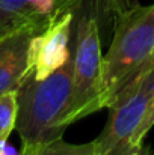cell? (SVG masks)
Listing matches in <instances>:
<instances>
[{
  "instance_id": "8fae6325",
  "label": "cell",
  "mask_w": 154,
  "mask_h": 155,
  "mask_svg": "<svg viewBox=\"0 0 154 155\" xmlns=\"http://www.w3.org/2000/svg\"><path fill=\"white\" fill-rule=\"evenodd\" d=\"M153 127H154V97H153V100H151V103H150V105H148V110H147V113H145L141 125L138 127V130L135 131V134H133V137L130 140L132 151H138V149L142 148L144 140H145L147 134L151 131Z\"/></svg>"
},
{
  "instance_id": "9c48e42d",
  "label": "cell",
  "mask_w": 154,
  "mask_h": 155,
  "mask_svg": "<svg viewBox=\"0 0 154 155\" xmlns=\"http://www.w3.org/2000/svg\"><path fill=\"white\" fill-rule=\"evenodd\" d=\"M89 2H91L100 33L104 29L110 30V27L115 23V18L121 12L138 5L136 0H89Z\"/></svg>"
},
{
  "instance_id": "7a4b0ae2",
  "label": "cell",
  "mask_w": 154,
  "mask_h": 155,
  "mask_svg": "<svg viewBox=\"0 0 154 155\" xmlns=\"http://www.w3.org/2000/svg\"><path fill=\"white\" fill-rule=\"evenodd\" d=\"M73 56L46 78L32 72L18 87L17 127L23 145H33L62 137L67 127L63 117L71 94Z\"/></svg>"
},
{
  "instance_id": "7c38bea8",
  "label": "cell",
  "mask_w": 154,
  "mask_h": 155,
  "mask_svg": "<svg viewBox=\"0 0 154 155\" xmlns=\"http://www.w3.org/2000/svg\"><path fill=\"white\" fill-rule=\"evenodd\" d=\"M0 155H20V152H17L6 140V142H0Z\"/></svg>"
},
{
  "instance_id": "52a82bcc",
  "label": "cell",
  "mask_w": 154,
  "mask_h": 155,
  "mask_svg": "<svg viewBox=\"0 0 154 155\" xmlns=\"http://www.w3.org/2000/svg\"><path fill=\"white\" fill-rule=\"evenodd\" d=\"M41 33L33 26L0 35V95L18 91L27 75L32 72V42Z\"/></svg>"
},
{
  "instance_id": "8992f818",
  "label": "cell",
  "mask_w": 154,
  "mask_h": 155,
  "mask_svg": "<svg viewBox=\"0 0 154 155\" xmlns=\"http://www.w3.org/2000/svg\"><path fill=\"white\" fill-rule=\"evenodd\" d=\"M83 0H0V35L33 26L44 32L68 12H76Z\"/></svg>"
},
{
  "instance_id": "6da1fadb",
  "label": "cell",
  "mask_w": 154,
  "mask_h": 155,
  "mask_svg": "<svg viewBox=\"0 0 154 155\" xmlns=\"http://www.w3.org/2000/svg\"><path fill=\"white\" fill-rule=\"evenodd\" d=\"M103 54V107L109 108L154 63V3L121 12Z\"/></svg>"
},
{
  "instance_id": "277c9868",
  "label": "cell",
  "mask_w": 154,
  "mask_h": 155,
  "mask_svg": "<svg viewBox=\"0 0 154 155\" xmlns=\"http://www.w3.org/2000/svg\"><path fill=\"white\" fill-rule=\"evenodd\" d=\"M154 97V63L150 65L112 104L107 122L95 139L100 155H128L130 140Z\"/></svg>"
},
{
  "instance_id": "4fadbf2b",
  "label": "cell",
  "mask_w": 154,
  "mask_h": 155,
  "mask_svg": "<svg viewBox=\"0 0 154 155\" xmlns=\"http://www.w3.org/2000/svg\"><path fill=\"white\" fill-rule=\"evenodd\" d=\"M128 155H144V154H142V148H141V149H138V151H133V152H130Z\"/></svg>"
},
{
  "instance_id": "ba28073f",
  "label": "cell",
  "mask_w": 154,
  "mask_h": 155,
  "mask_svg": "<svg viewBox=\"0 0 154 155\" xmlns=\"http://www.w3.org/2000/svg\"><path fill=\"white\" fill-rule=\"evenodd\" d=\"M20 155H100L95 140L88 143H68L62 137L33 145H23Z\"/></svg>"
},
{
  "instance_id": "3957f363",
  "label": "cell",
  "mask_w": 154,
  "mask_h": 155,
  "mask_svg": "<svg viewBox=\"0 0 154 155\" xmlns=\"http://www.w3.org/2000/svg\"><path fill=\"white\" fill-rule=\"evenodd\" d=\"M101 33L89 0H83L74 14L71 94L63 125L103 110Z\"/></svg>"
},
{
  "instance_id": "5b68a950",
  "label": "cell",
  "mask_w": 154,
  "mask_h": 155,
  "mask_svg": "<svg viewBox=\"0 0 154 155\" xmlns=\"http://www.w3.org/2000/svg\"><path fill=\"white\" fill-rule=\"evenodd\" d=\"M74 14L68 12L38 33L32 42V74L36 78H46L62 68L73 56Z\"/></svg>"
},
{
  "instance_id": "30bf717a",
  "label": "cell",
  "mask_w": 154,
  "mask_h": 155,
  "mask_svg": "<svg viewBox=\"0 0 154 155\" xmlns=\"http://www.w3.org/2000/svg\"><path fill=\"white\" fill-rule=\"evenodd\" d=\"M18 92L11 91L0 95V142H6L17 127Z\"/></svg>"
}]
</instances>
